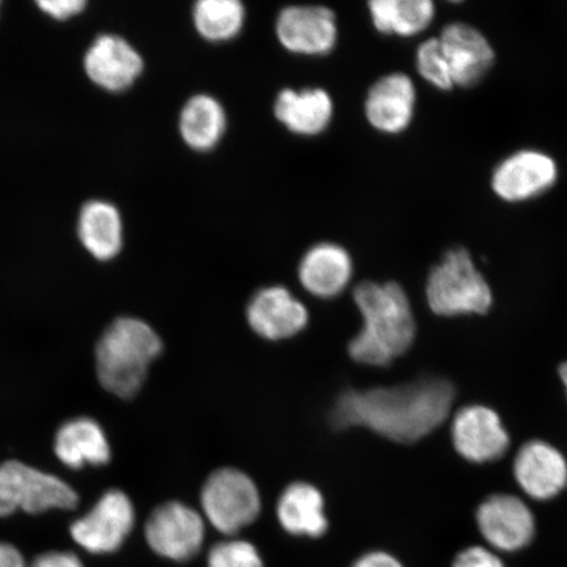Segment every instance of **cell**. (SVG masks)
Returning a JSON list of instances; mask_svg holds the SVG:
<instances>
[{"instance_id": "cell-28", "label": "cell", "mask_w": 567, "mask_h": 567, "mask_svg": "<svg viewBox=\"0 0 567 567\" xmlns=\"http://www.w3.org/2000/svg\"><path fill=\"white\" fill-rule=\"evenodd\" d=\"M452 567H506L499 553L482 545H473L458 553Z\"/></svg>"}, {"instance_id": "cell-24", "label": "cell", "mask_w": 567, "mask_h": 567, "mask_svg": "<svg viewBox=\"0 0 567 567\" xmlns=\"http://www.w3.org/2000/svg\"><path fill=\"white\" fill-rule=\"evenodd\" d=\"M368 9L375 31L400 38H413L427 30L436 13L432 0H372Z\"/></svg>"}, {"instance_id": "cell-2", "label": "cell", "mask_w": 567, "mask_h": 567, "mask_svg": "<svg viewBox=\"0 0 567 567\" xmlns=\"http://www.w3.org/2000/svg\"><path fill=\"white\" fill-rule=\"evenodd\" d=\"M353 301L363 328L349 344L353 361L368 367H388L413 347L416 322L406 290L395 281H361Z\"/></svg>"}, {"instance_id": "cell-4", "label": "cell", "mask_w": 567, "mask_h": 567, "mask_svg": "<svg viewBox=\"0 0 567 567\" xmlns=\"http://www.w3.org/2000/svg\"><path fill=\"white\" fill-rule=\"evenodd\" d=\"M425 300L432 313L452 318L488 313L494 296L471 252L465 247H453L432 267Z\"/></svg>"}, {"instance_id": "cell-3", "label": "cell", "mask_w": 567, "mask_h": 567, "mask_svg": "<svg viewBox=\"0 0 567 567\" xmlns=\"http://www.w3.org/2000/svg\"><path fill=\"white\" fill-rule=\"evenodd\" d=\"M162 350V340L151 324L138 318H117L96 346L97 379L106 392L132 399L144 385L148 367Z\"/></svg>"}, {"instance_id": "cell-31", "label": "cell", "mask_w": 567, "mask_h": 567, "mask_svg": "<svg viewBox=\"0 0 567 567\" xmlns=\"http://www.w3.org/2000/svg\"><path fill=\"white\" fill-rule=\"evenodd\" d=\"M352 567H405L393 555L384 550H373L370 553H365V555L361 556L357 559V563L352 565Z\"/></svg>"}, {"instance_id": "cell-22", "label": "cell", "mask_w": 567, "mask_h": 567, "mask_svg": "<svg viewBox=\"0 0 567 567\" xmlns=\"http://www.w3.org/2000/svg\"><path fill=\"white\" fill-rule=\"evenodd\" d=\"M278 519L280 526L293 536L317 538L329 528L323 495L308 482H293L281 493Z\"/></svg>"}, {"instance_id": "cell-23", "label": "cell", "mask_w": 567, "mask_h": 567, "mask_svg": "<svg viewBox=\"0 0 567 567\" xmlns=\"http://www.w3.org/2000/svg\"><path fill=\"white\" fill-rule=\"evenodd\" d=\"M226 127L228 115L215 96L197 94L184 103L179 115V134L190 151H213L223 141Z\"/></svg>"}, {"instance_id": "cell-17", "label": "cell", "mask_w": 567, "mask_h": 567, "mask_svg": "<svg viewBox=\"0 0 567 567\" xmlns=\"http://www.w3.org/2000/svg\"><path fill=\"white\" fill-rule=\"evenodd\" d=\"M246 315L250 328L268 340L292 338L307 328L309 321L305 305L281 286L267 287L255 293Z\"/></svg>"}, {"instance_id": "cell-32", "label": "cell", "mask_w": 567, "mask_h": 567, "mask_svg": "<svg viewBox=\"0 0 567 567\" xmlns=\"http://www.w3.org/2000/svg\"><path fill=\"white\" fill-rule=\"evenodd\" d=\"M0 567H28L25 558L11 544L0 543Z\"/></svg>"}, {"instance_id": "cell-29", "label": "cell", "mask_w": 567, "mask_h": 567, "mask_svg": "<svg viewBox=\"0 0 567 567\" xmlns=\"http://www.w3.org/2000/svg\"><path fill=\"white\" fill-rule=\"evenodd\" d=\"M41 11H44L47 16L60 20L65 21L76 16H80L84 10H86V2L83 0H41L38 2Z\"/></svg>"}, {"instance_id": "cell-10", "label": "cell", "mask_w": 567, "mask_h": 567, "mask_svg": "<svg viewBox=\"0 0 567 567\" xmlns=\"http://www.w3.org/2000/svg\"><path fill=\"white\" fill-rule=\"evenodd\" d=\"M451 437L457 455L473 464L494 463L512 445L501 415L485 405L461 408L453 415Z\"/></svg>"}, {"instance_id": "cell-11", "label": "cell", "mask_w": 567, "mask_h": 567, "mask_svg": "<svg viewBox=\"0 0 567 567\" xmlns=\"http://www.w3.org/2000/svg\"><path fill=\"white\" fill-rule=\"evenodd\" d=\"M276 39L287 52L319 56L334 51L338 23L334 11L324 6H289L275 23Z\"/></svg>"}, {"instance_id": "cell-33", "label": "cell", "mask_w": 567, "mask_h": 567, "mask_svg": "<svg viewBox=\"0 0 567 567\" xmlns=\"http://www.w3.org/2000/svg\"><path fill=\"white\" fill-rule=\"evenodd\" d=\"M558 375L559 380H561L563 382L567 400V360L564 361V363L558 367Z\"/></svg>"}, {"instance_id": "cell-13", "label": "cell", "mask_w": 567, "mask_h": 567, "mask_svg": "<svg viewBox=\"0 0 567 567\" xmlns=\"http://www.w3.org/2000/svg\"><path fill=\"white\" fill-rule=\"evenodd\" d=\"M83 66L95 86L118 94L134 86L144 74L145 60L122 35L104 33L87 49Z\"/></svg>"}, {"instance_id": "cell-9", "label": "cell", "mask_w": 567, "mask_h": 567, "mask_svg": "<svg viewBox=\"0 0 567 567\" xmlns=\"http://www.w3.org/2000/svg\"><path fill=\"white\" fill-rule=\"evenodd\" d=\"M145 537L163 558L188 561L202 549L205 538L203 516L181 502H167L154 509L145 526Z\"/></svg>"}, {"instance_id": "cell-5", "label": "cell", "mask_w": 567, "mask_h": 567, "mask_svg": "<svg viewBox=\"0 0 567 567\" xmlns=\"http://www.w3.org/2000/svg\"><path fill=\"white\" fill-rule=\"evenodd\" d=\"M78 502L74 488L52 474L20 461H6L0 465V516H10L18 509L28 514L52 508L73 509Z\"/></svg>"}, {"instance_id": "cell-21", "label": "cell", "mask_w": 567, "mask_h": 567, "mask_svg": "<svg viewBox=\"0 0 567 567\" xmlns=\"http://www.w3.org/2000/svg\"><path fill=\"white\" fill-rule=\"evenodd\" d=\"M78 237L95 259H115L124 246L122 213L115 205L104 200L84 204L78 219Z\"/></svg>"}, {"instance_id": "cell-18", "label": "cell", "mask_w": 567, "mask_h": 567, "mask_svg": "<svg viewBox=\"0 0 567 567\" xmlns=\"http://www.w3.org/2000/svg\"><path fill=\"white\" fill-rule=\"evenodd\" d=\"M353 275V261L343 246L321 243L310 247L299 265L303 289L318 299L329 300L342 295Z\"/></svg>"}, {"instance_id": "cell-8", "label": "cell", "mask_w": 567, "mask_h": 567, "mask_svg": "<svg viewBox=\"0 0 567 567\" xmlns=\"http://www.w3.org/2000/svg\"><path fill=\"white\" fill-rule=\"evenodd\" d=\"M476 523L488 548L496 553L526 549L536 536L534 512L514 494L487 496L477 508Z\"/></svg>"}, {"instance_id": "cell-14", "label": "cell", "mask_w": 567, "mask_h": 567, "mask_svg": "<svg viewBox=\"0 0 567 567\" xmlns=\"http://www.w3.org/2000/svg\"><path fill=\"white\" fill-rule=\"evenodd\" d=\"M514 477L530 499H555L567 487V460L555 445L535 439L517 451Z\"/></svg>"}, {"instance_id": "cell-7", "label": "cell", "mask_w": 567, "mask_h": 567, "mask_svg": "<svg viewBox=\"0 0 567 567\" xmlns=\"http://www.w3.org/2000/svg\"><path fill=\"white\" fill-rule=\"evenodd\" d=\"M136 522L133 503L124 492H105L81 519L71 524L73 540L92 555L116 551L125 543Z\"/></svg>"}, {"instance_id": "cell-1", "label": "cell", "mask_w": 567, "mask_h": 567, "mask_svg": "<svg viewBox=\"0 0 567 567\" xmlns=\"http://www.w3.org/2000/svg\"><path fill=\"white\" fill-rule=\"evenodd\" d=\"M456 390L442 378H424L394 386L346 390L331 409L337 430L365 427L400 444L420 442L449 420Z\"/></svg>"}, {"instance_id": "cell-6", "label": "cell", "mask_w": 567, "mask_h": 567, "mask_svg": "<svg viewBox=\"0 0 567 567\" xmlns=\"http://www.w3.org/2000/svg\"><path fill=\"white\" fill-rule=\"evenodd\" d=\"M205 517L224 535H236L260 514V494L246 473L224 467L212 473L202 491Z\"/></svg>"}, {"instance_id": "cell-20", "label": "cell", "mask_w": 567, "mask_h": 567, "mask_svg": "<svg viewBox=\"0 0 567 567\" xmlns=\"http://www.w3.org/2000/svg\"><path fill=\"white\" fill-rule=\"evenodd\" d=\"M54 452L71 470H81L84 465L101 466L111 460L109 439L101 424L90 417H75L62 424L55 435Z\"/></svg>"}, {"instance_id": "cell-26", "label": "cell", "mask_w": 567, "mask_h": 567, "mask_svg": "<svg viewBox=\"0 0 567 567\" xmlns=\"http://www.w3.org/2000/svg\"><path fill=\"white\" fill-rule=\"evenodd\" d=\"M417 74L441 91H451L453 84L449 62H446L441 40L432 38L422 42L415 54Z\"/></svg>"}, {"instance_id": "cell-27", "label": "cell", "mask_w": 567, "mask_h": 567, "mask_svg": "<svg viewBox=\"0 0 567 567\" xmlns=\"http://www.w3.org/2000/svg\"><path fill=\"white\" fill-rule=\"evenodd\" d=\"M208 567H265V564L251 543L226 540L212 548Z\"/></svg>"}, {"instance_id": "cell-25", "label": "cell", "mask_w": 567, "mask_h": 567, "mask_svg": "<svg viewBox=\"0 0 567 567\" xmlns=\"http://www.w3.org/2000/svg\"><path fill=\"white\" fill-rule=\"evenodd\" d=\"M193 23L208 42H228L243 32L246 9L239 0H198L193 7Z\"/></svg>"}, {"instance_id": "cell-12", "label": "cell", "mask_w": 567, "mask_h": 567, "mask_svg": "<svg viewBox=\"0 0 567 567\" xmlns=\"http://www.w3.org/2000/svg\"><path fill=\"white\" fill-rule=\"evenodd\" d=\"M558 179V166L547 153L524 148L503 159L492 176L494 194L507 203L532 200Z\"/></svg>"}, {"instance_id": "cell-19", "label": "cell", "mask_w": 567, "mask_h": 567, "mask_svg": "<svg viewBox=\"0 0 567 567\" xmlns=\"http://www.w3.org/2000/svg\"><path fill=\"white\" fill-rule=\"evenodd\" d=\"M274 115L296 136L316 137L330 126L334 102L323 89H284L275 99Z\"/></svg>"}, {"instance_id": "cell-16", "label": "cell", "mask_w": 567, "mask_h": 567, "mask_svg": "<svg viewBox=\"0 0 567 567\" xmlns=\"http://www.w3.org/2000/svg\"><path fill=\"white\" fill-rule=\"evenodd\" d=\"M416 89L405 73L381 76L368 91L364 112L368 123L384 134H400L413 123Z\"/></svg>"}, {"instance_id": "cell-30", "label": "cell", "mask_w": 567, "mask_h": 567, "mask_svg": "<svg viewBox=\"0 0 567 567\" xmlns=\"http://www.w3.org/2000/svg\"><path fill=\"white\" fill-rule=\"evenodd\" d=\"M31 567H84V565L74 553L48 551L35 558Z\"/></svg>"}, {"instance_id": "cell-34", "label": "cell", "mask_w": 567, "mask_h": 567, "mask_svg": "<svg viewBox=\"0 0 567 567\" xmlns=\"http://www.w3.org/2000/svg\"><path fill=\"white\" fill-rule=\"evenodd\" d=\"M0 4H2V3H0Z\"/></svg>"}, {"instance_id": "cell-15", "label": "cell", "mask_w": 567, "mask_h": 567, "mask_svg": "<svg viewBox=\"0 0 567 567\" xmlns=\"http://www.w3.org/2000/svg\"><path fill=\"white\" fill-rule=\"evenodd\" d=\"M439 40L455 87L476 86L492 70L494 49L476 27L456 21L443 28Z\"/></svg>"}]
</instances>
